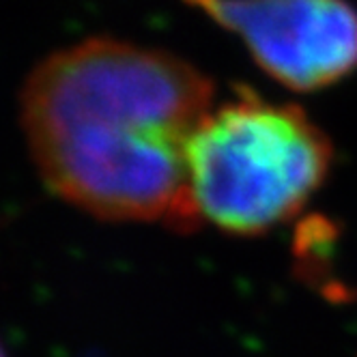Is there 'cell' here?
Masks as SVG:
<instances>
[{
  "instance_id": "obj_1",
  "label": "cell",
  "mask_w": 357,
  "mask_h": 357,
  "mask_svg": "<svg viewBox=\"0 0 357 357\" xmlns=\"http://www.w3.org/2000/svg\"><path fill=\"white\" fill-rule=\"evenodd\" d=\"M213 82L160 50L89 39L47 56L24 84L22 127L43 181L101 220L194 231L190 142Z\"/></svg>"
},
{
  "instance_id": "obj_3",
  "label": "cell",
  "mask_w": 357,
  "mask_h": 357,
  "mask_svg": "<svg viewBox=\"0 0 357 357\" xmlns=\"http://www.w3.org/2000/svg\"><path fill=\"white\" fill-rule=\"evenodd\" d=\"M237 33L259 67L293 91L357 69V11L347 0H183Z\"/></svg>"
},
{
  "instance_id": "obj_4",
  "label": "cell",
  "mask_w": 357,
  "mask_h": 357,
  "mask_svg": "<svg viewBox=\"0 0 357 357\" xmlns=\"http://www.w3.org/2000/svg\"><path fill=\"white\" fill-rule=\"evenodd\" d=\"M3 357H7V353H5V355H3Z\"/></svg>"
},
{
  "instance_id": "obj_2",
  "label": "cell",
  "mask_w": 357,
  "mask_h": 357,
  "mask_svg": "<svg viewBox=\"0 0 357 357\" xmlns=\"http://www.w3.org/2000/svg\"><path fill=\"white\" fill-rule=\"evenodd\" d=\"M188 164L202 218L235 235H261L319 190L331 144L301 108L243 89L200 123Z\"/></svg>"
}]
</instances>
